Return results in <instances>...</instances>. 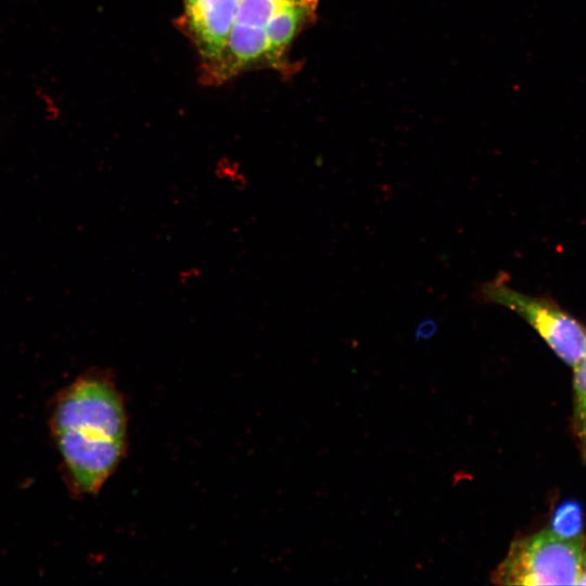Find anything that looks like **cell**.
I'll use <instances>...</instances> for the list:
<instances>
[{
  "label": "cell",
  "mask_w": 586,
  "mask_h": 586,
  "mask_svg": "<svg viewBox=\"0 0 586 586\" xmlns=\"http://www.w3.org/2000/svg\"><path fill=\"white\" fill-rule=\"evenodd\" d=\"M48 423L71 494H98L127 449V410L111 372L91 369L60 390Z\"/></svg>",
  "instance_id": "obj_1"
},
{
  "label": "cell",
  "mask_w": 586,
  "mask_h": 586,
  "mask_svg": "<svg viewBox=\"0 0 586 586\" xmlns=\"http://www.w3.org/2000/svg\"><path fill=\"white\" fill-rule=\"evenodd\" d=\"M585 537L562 538L546 528L515 540L492 581L500 585H576Z\"/></svg>",
  "instance_id": "obj_2"
},
{
  "label": "cell",
  "mask_w": 586,
  "mask_h": 586,
  "mask_svg": "<svg viewBox=\"0 0 586 586\" xmlns=\"http://www.w3.org/2000/svg\"><path fill=\"white\" fill-rule=\"evenodd\" d=\"M480 297L504 306L524 319L566 365L574 368L586 352V326L547 296L527 295L504 278L480 286Z\"/></svg>",
  "instance_id": "obj_3"
},
{
  "label": "cell",
  "mask_w": 586,
  "mask_h": 586,
  "mask_svg": "<svg viewBox=\"0 0 586 586\" xmlns=\"http://www.w3.org/2000/svg\"><path fill=\"white\" fill-rule=\"evenodd\" d=\"M208 23L224 37H229L234 18L264 0H192Z\"/></svg>",
  "instance_id": "obj_4"
},
{
  "label": "cell",
  "mask_w": 586,
  "mask_h": 586,
  "mask_svg": "<svg viewBox=\"0 0 586 586\" xmlns=\"http://www.w3.org/2000/svg\"><path fill=\"white\" fill-rule=\"evenodd\" d=\"M573 371V429L586 461V352Z\"/></svg>",
  "instance_id": "obj_5"
},
{
  "label": "cell",
  "mask_w": 586,
  "mask_h": 586,
  "mask_svg": "<svg viewBox=\"0 0 586 586\" xmlns=\"http://www.w3.org/2000/svg\"><path fill=\"white\" fill-rule=\"evenodd\" d=\"M549 530L562 538L583 535L582 507L576 501H565L558 506L552 514Z\"/></svg>",
  "instance_id": "obj_6"
},
{
  "label": "cell",
  "mask_w": 586,
  "mask_h": 586,
  "mask_svg": "<svg viewBox=\"0 0 586 586\" xmlns=\"http://www.w3.org/2000/svg\"><path fill=\"white\" fill-rule=\"evenodd\" d=\"M576 585H586V537L581 552Z\"/></svg>",
  "instance_id": "obj_7"
}]
</instances>
